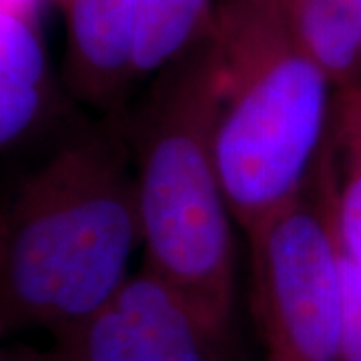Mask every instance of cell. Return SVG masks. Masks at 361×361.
I'll return each mask as SVG.
<instances>
[{"label": "cell", "instance_id": "9", "mask_svg": "<svg viewBox=\"0 0 361 361\" xmlns=\"http://www.w3.org/2000/svg\"><path fill=\"white\" fill-rule=\"evenodd\" d=\"M211 0H139L130 78L161 75L209 37L215 23Z\"/></svg>", "mask_w": 361, "mask_h": 361}, {"label": "cell", "instance_id": "1", "mask_svg": "<svg viewBox=\"0 0 361 361\" xmlns=\"http://www.w3.org/2000/svg\"><path fill=\"white\" fill-rule=\"evenodd\" d=\"M121 106L68 137L0 205V327L52 337L99 310L142 243Z\"/></svg>", "mask_w": 361, "mask_h": 361}, {"label": "cell", "instance_id": "13", "mask_svg": "<svg viewBox=\"0 0 361 361\" xmlns=\"http://www.w3.org/2000/svg\"><path fill=\"white\" fill-rule=\"evenodd\" d=\"M0 337H4V331H2V327H0Z\"/></svg>", "mask_w": 361, "mask_h": 361}, {"label": "cell", "instance_id": "7", "mask_svg": "<svg viewBox=\"0 0 361 361\" xmlns=\"http://www.w3.org/2000/svg\"><path fill=\"white\" fill-rule=\"evenodd\" d=\"M39 2L0 0V151L37 129L54 99Z\"/></svg>", "mask_w": 361, "mask_h": 361}, {"label": "cell", "instance_id": "12", "mask_svg": "<svg viewBox=\"0 0 361 361\" xmlns=\"http://www.w3.org/2000/svg\"><path fill=\"white\" fill-rule=\"evenodd\" d=\"M0 361H49L44 351L16 345V348H0Z\"/></svg>", "mask_w": 361, "mask_h": 361}, {"label": "cell", "instance_id": "2", "mask_svg": "<svg viewBox=\"0 0 361 361\" xmlns=\"http://www.w3.org/2000/svg\"><path fill=\"white\" fill-rule=\"evenodd\" d=\"M223 75L213 30L129 116L145 265L233 325V213L217 161Z\"/></svg>", "mask_w": 361, "mask_h": 361}, {"label": "cell", "instance_id": "5", "mask_svg": "<svg viewBox=\"0 0 361 361\" xmlns=\"http://www.w3.org/2000/svg\"><path fill=\"white\" fill-rule=\"evenodd\" d=\"M52 339L49 361H235L233 325L147 265Z\"/></svg>", "mask_w": 361, "mask_h": 361}, {"label": "cell", "instance_id": "11", "mask_svg": "<svg viewBox=\"0 0 361 361\" xmlns=\"http://www.w3.org/2000/svg\"><path fill=\"white\" fill-rule=\"evenodd\" d=\"M343 315L337 361H361V269L343 253Z\"/></svg>", "mask_w": 361, "mask_h": 361}, {"label": "cell", "instance_id": "3", "mask_svg": "<svg viewBox=\"0 0 361 361\" xmlns=\"http://www.w3.org/2000/svg\"><path fill=\"white\" fill-rule=\"evenodd\" d=\"M213 39L223 75L221 180L233 219L249 231L305 187L329 133L336 89L273 0H223Z\"/></svg>", "mask_w": 361, "mask_h": 361}, {"label": "cell", "instance_id": "6", "mask_svg": "<svg viewBox=\"0 0 361 361\" xmlns=\"http://www.w3.org/2000/svg\"><path fill=\"white\" fill-rule=\"evenodd\" d=\"M65 18V80L101 115L125 106L139 0H52Z\"/></svg>", "mask_w": 361, "mask_h": 361}, {"label": "cell", "instance_id": "8", "mask_svg": "<svg viewBox=\"0 0 361 361\" xmlns=\"http://www.w3.org/2000/svg\"><path fill=\"white\" fill-rule=\"evenodd\" d=\"M334 89L361 78V0H273Z\"/></svg>", "mask_w": 361, "mask_h": 361}, {"label": "cell", "instance_id": "10", "mask_svg": "<svg viewBox=\"0 0 361 361\" xmlns=\"http://www.w3.org/2000/svg\"><path fill=\"white\" fill-rule=\"evenodd\" d=\"M329 139L336 157L337 237L361 269V78L334 90Z\"/></svg>", "mask_w": 361, "mask_h": 361}, {"label": "cell", "instance_id": "4", "mask_svg": "<svg viewBox=\"0 0 361 361\" xmlns=\"http://www.w3.org/2000/svg\"><path fill=\"white\" fill-rule=\"evenodd\" d=\"M336 179L327 133L301 193L245 231L265 361H337L343 255L336 225Z\"/></svg>", "mask_w": 361, "mask_h": 361}]
</instances>
